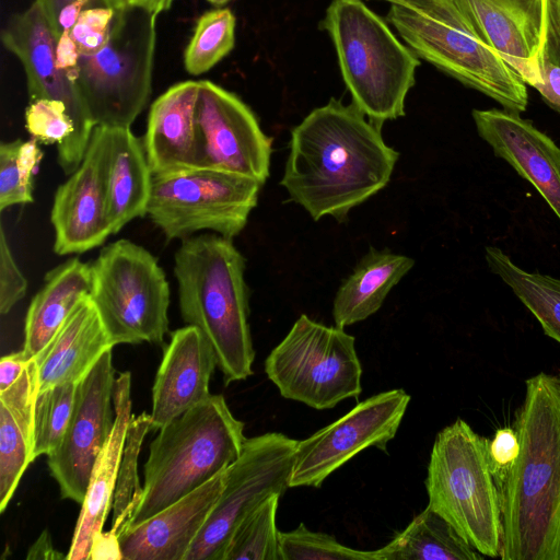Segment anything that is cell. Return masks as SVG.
Masks as SVG:
<instances>
[{
  "label": "cell",
  "instance_id": "d6a6232c",
  "mask_svg": "<svg viewBox=\"0 0 560 560\" xmlns=\"http://www.w3.org/2000/svg\"><path fill=\"white\" fill-rule=\"evenodd\" d=\"M235 22L230 9L211 10L198 19L184 54V66L189 74L199 75L209 71L232 51Z\"/></svg>",
  "mask_w": 560,
  "mask_h": 560
},
{
  "label": "cell",
  "instance_id": "cb8c5ba5",
  "mask_svg": "<svg viewBox=\"0 0 560 560\" xmlns=\"http://www.w3.org/2000/svg\"><path fill=\"white\" fill-rule=\"evenodd\" d=\"M114 347L90 294L85 295L34 358L37 393L56 385L79 383Z\"/></svg>",
  "mask_w": 560,
  "mask_h": 560
},
{
  "label": "cell",
  "instance_id": "d4e9b609",
  "mask_svg": "<svg viewBox=\"0 0 560 560\" xmlns=\"http://www.w3.org/2000/svg\"><path fill=\"white\" fill-rule=\"evenodd\" d=\"M37 365L30 360L19 380L0 393V512L12 499L34 458Z\"/></svg>",
  "mask_w": 560,
  "mask_h": 560
},
{
  "label": "cell",
  "instance_id": "1f68e13d",
  "mask_svg": "<svg viewBox=\"0 0 560 560\" xmlns=\"http://www.w3.org/2000/svg\"><path fill=\"white\" fill-rule=\"evenodd\" d=\"M151 423V415L142 412L132 415L127 428L113 497L114 516L110 530L116 535L127 526L141 501L143 487L140 486L138 475V458L145 435L152 431Z\"/></svg>",
  "mask_w": 560,
  "mask_h": 560
},
{
  "label": "cell",
  "instance_id": "c3c4849f",
  "mask_svg": "<svg viewBox=\"0 0 560 560\" xmlns=\"http://www.w3.org/2000/svg\"><path fill=\"white\" fill-rule=\"evenodd\" d=\"M125 2L140 7L155 15L171 8L173 0H124Z\"/></svg>",
  "mask_w": 560,
  "mask_h": 560
},
{
  "label": "cell",
  "instance_id": "74e56055",
  "mask_svg": "<svg viewBox=\"0 0 560 560\" xmlns=\"http://www.w3.org/2000/svg\"><path fill=\"white\" fill-rule=\"evenodd\" d=\"M119 3H94L81 12L69 32L80 55H93L104 48L109 39L116 7Z\"/></svg>",
  "mask_w": 560,
  "mask_h": 560
},
{
  "label": "cell",
  "instance_id": "8992f818",
  "mask_svg": "<svg viewBox=\"0 0 560 560\" xmlns=\"http://www.w3.org/2000/svg\"><path fill=\"white\" fill-rule=\"evenodd\" d=\"M338 57L352 103L373 122L405 116L419 57L362 0H332L320 22Z\"/></svg>",
  "mask_w": 560,
  "mask_h": 560
},
{
  "label": "cell",
  "instance_id": "5bb4252c",
  "mask_svg": "<svg viewBox=\"0 0 560 560\" xmlns=\"http://www.w3.org/2000/svg\"><path fill=\"white\" fill-rule=\"evenodd\" d=\"M1 40L23 66L30 98H50L66 104L74 132L57 147V161L62 172L71 175L82 163L95 124L73 81L57 67V39L35 1L8 20Z\"/></svg>",
  "mask_w": 560,
  "mask_h": 560
},
{
  "label": "cell",
  "instance_id": "d590c367",
  "mask_svg": "<svg viewBox=\"0 0 560 560\" xmlns=\"http://www.w3.org/2000/svg\"><path fill=\"white\" fill-rule=\"evenodd\" d=\"M20 139L0 144V210L34 201L33 177L36 170L19 156Z\"/></svg>",
  "mask_w": 560,
  "mask_h": 560
},
{
  "label": "cell",
  "instance_id": "44dd1931",
  "mask_svg": "<svg viewBox=\"0 0 560 560\" xmlns=\"http://www.w3.org/2000/svg\"><path fill=\"white\" fill-rule=\"evenodd\" d=\"M224 472L119 535L122 560H185L224 485Z\"/></svg>",
  "mask_w": 560,
  "mask_h": 560
},
{
  "label": "cell",
  "instance_id": "4316f807",
  "mask_svg": "<svg viewBox=\"0 0 560 560\" xmlns=\"http://www.w3.org/2000/svg\"><path fill=\"white\" fill-rule=\"evenodd\" d=\"M91 265L70 258L49 270L33 296L24 324L22 353L34 359L52 339L82 298L91 292Z\"/></svg>",
  "mask_w": 560,
  "mask_h": 560
},
{
  "label": "cell",
  "instance_id": "ab89813d",
  "mask_svg": "<svg viewBox=\"0 0 560 560\" xmlns=\"http://www.w3.org/2000/svg\"><path fill=\"white\" fill-rule=\"evenodd\" d=\"M520 454V441L516 430L500 428L489 441V459L497 487L509 471Z\"/></svg>",
  "mask_w": 560,
  "mask_h": 560
},
{
  "label": "cell",
  "instance_id": "f546056e",
  "mask_svg": "<svg viewBox=\"0 0 560 560\" xmlns=\"http://www.w3.org/2000/svg\"><path fill=\"white\" fill-rule=\"evenodd\" d=\"M486 260L536 317L544 332L560 343V279L522 269L498 247H486Z\"/></svg>",
  "mask_w": 560,
  "mask_h": 560
},
{
  "label": "cell",
  "instance_id": "3957f363",
  "mask_svg": "<svg viewBox=\"0 0 560 560\" xmlns=\"http://www.w3.org/2000/svg\"><path fill=\"white\" fill-rule=\"evenodd\" d=\"M245 267L232 238L217 233L182 240L174 256L182 318L208 339L225 385L253 374Z\"/></svg>",
  "mask_w": 560,
  "mask_h": 560
},
{
  "label": "cell",
  "instance_id": "30bf717a",
  "mask_svg": "<svg viewBox=\"0 0 560 560\" xmlns=\"http://www.w3.org/2000/svg\"><path fill=\"white\" fill-rule=\"evenodd\" d=\"M355 339L302 314L265 360V373L287 399L330 409L362 392Z\"/></svg>",
  "mask_w": 560,
  "mask_h": 560
},
{
  "label": "cell",
  "instance_id": "484cf974",
  "mask_svg": "<svg viewBox=\"0 0 560 560\" xmlns=\"http://www.w3.org/2000/svg\"><path fill=\"white\" fill-rule=\"evenodd\" d=\"M105 183L112 234L131 220L147 215L152 173L143 142L130 127H107Z\"/></svg>",
  "mask_w": 560,
  "mask_h": 560
},
{
  "label": "cell",
  "instance_id": "7c38bea8",
  "mask_svg": "<svg viewBox=\"0 0 560 560\" xmlns=\"http://www.w3.org/2000/svg\"><path fill=\"white\" fill-rule=\"evenodd\" d=\"M296 444L279 432L246 440L241 456L225 470L222 491L185 560H222L241 521L268 497L290 488Z\"/></svg>",
  "mask_w": 560,
  "mask_h": 560
},
{
  "label": "cell",
  "instance_id": "d6986e66",
  "mask_svg": "<svg viewBox=\"0 0 560 560\" xmlns=\"http://www.w3.org/2000/svg\"><path fill=\"white\" fill-rule=\"evenodd\" d=\"M478 135L528 180L560 220V148L518 113L474 109Z\"/></svg>",
  "mask_w": 560,
  "mask_h": 560
},
{
  "label": "cell",
  "instance_id": "277c9868",
  "mask_svg": "<svg viewBox=\"0 0 560 560\" xmlns=\"http://www.w3.org/2000/svg\"><path fill=\"white\" fill-rule=\"evenodd\" d=\"M244 423L222 395H211L159 430L144 464L136 526L226 470L242 454Z\"/></svg>",
  "mask_w": 560,
  "mask_h": 560
},
{
  "label": "cell",
  "instance_id": "7a4b0ae2",
  "mask_svg": "<svg viewBox=\"0 0 560 560\" xmlns=\"http://www.w3.org/2000/svg\"><path fill=\"white\" fill-rule=\"evenodd\" d=\"M520 454L498 485L502 560H560V370L525 382Z\"/></svg>",
  "mask_w": 560,
  "mask_h": 560
},
{
  "label": "cell",
  "instance_id": "7402d4cb",
  "mask_svg": "<svg viewBox=\"0 0 560 560\" xmlns=\"http://www.w3.org/2000/svg\"><path fill=\"white\" fill-rule=\"evenodd\" d=\"M199 81L172 85L151 105L142 139L152 176L198 168Z\"/></svg>",
  "mask_w": 560,
  "mask_h": 560
},
{
  "label": "cell",
  "instance_id": "4dcf8cb0",
  "mask_svg": "<svg viewBox=\"0 0 560 560\" xmlns=\"http://www.w3.org/2000/svg\"><path fill=\"white\" fill-rule=\"evenodd\" d=\"M281 494H272L234 529L222 560H281L276 515Z\"/></svg>",
  "mask_w": 560,
  "mask_h": 560
},
{
  "label": "cell",
  "instance_id": "52a82bcc",
  "mask_svg": "<svg viewBox=\"0 0 560 560\" xmlns=\"http://www.w3.org/2000/svg\"><path fill=\"white\" fill-rule=\"evenodd\" d=\"M429 503L485 557H500L502 512L489 440L458 418L435 436L424 481Z\"/></svg>",
  "mask_w": 560,
  "mask_h": 560
},
{
  "label": "cell",
  "instance_id": "5b68a950",
  "mask_svg": "<svg viewBox=\"0 0 560 560\" xmlns=\"http://www.w3.org/2000/svg\"><path fill=\"white\" fill-rule=\"evenodd\" d=\"M389 3L386 20L420 58L503 109L527 108L526 83L479 35L454 0H380Z\"/></svg>",
  "mask_w": 560,
  "mask_h": 560
},
{
  "label": "cell",
  "instance_id": "f1b7e54d",
  "mask_svg": "<svg viewBox=\"0 0 560 560\" xmlns=\"http://www.w3.org/2000/svg\"><path fill=\"white\" fill-rule=\"evenodd\" d=\"M375 552L377 560H482L485 557L430 506Z\"/></svg>",
  "mask_w": 560,
  "mask_h": 560
},
{
  "label": "cell",
  "instance_id": "b9f144b4",
  "mask_svg": "<svg viewBox=\"0 0 560 560\" xmlns=\"http://www.w3.org/2000/svg\"><path fill=\"white\" fill-rule=\"evenodd\" d=\"M544 101L555 110L560 112V65L551 62L544 56L541 80L534 86Z\"/></svg>",
  "mask_w": 560,
  "mask_h": 560
},
{
  "label": "cell",
  "instance_id": "7bdbcfd3",
  "mask_svg": "<svg viewBox=\"0 0 560 560\" xmlns=\"http://www.w3.org/2000/svg\"><path fill=\"white\" fill-rule=\"evenodd\" d=\"M80 51L69 31H65L57 39L56 63L59 70L67 74L72 81L79 65Z\"/></svg>",
  "mask_w": 560,
  "mask_h": 560
},
{
  "label": "cell",
  "instance_id": "f35d334b",
  "mask_svg": "<svg viewBox=\"0 0 560 560\" xmlns=\"http://www.w3.org/2000/svg\"><path fill=\"white\" fill-rule=\"evenodd\" d=\"M27 280L15 262L3 226L0 230V313L8 314L26 294Z\"/></svg>",
  "mask_w": 560,
  "mask_h": 560
},
{
  "label": "cell",
  "instance_id": "83f0119b",
  "mask_svg": "<svg viewBox=\"0 0 560 560\" xmlns=\"http://www.w3.org/2000/svg\"><path fill=\"white\" fill-rule=\"evenodd\" d=\"M415 260L389 249L370 248L342 281L334 299L335 326L345 328L376 313Z\"/></svg>",
  "mask_w": 560,
  "mask_h": 560
},
{
  "label": "cell",
  "instance_id": "f6af8a7d",
  "mask_svg": "<svg viewBox=\"0 0 560 560\" xmlns=\"http://www.w3.org/2000/svg\"><path fill=\"white\" fill-rule=\"evenodd\" d=\"M27 360L22 351L13 352L1 358L0 361V393L11 387L25 370Z\"/></svg>",
  "mask_w": 560,
  "mask_h": 560
},
{
  "label": "cell",
  "instance_id": "e575fe53",
  "mask_svg": "<svg viewBox=\"0 0 560 560\" xmlns=\"http://www.w3.org/2000/svg\"><path fill=\"white\" fill-rule=\"evenodd\" d=\"M281 560H377L375 550L362 551L340 544L334 536L310 530L303 523L279 532Z\"/></svg>",
  "mask_w": 560,
  "mask_h": 560
},
{
  "label": "cell",
  "instance_id": "8fae6325",
  "mask_svg": "<svg viewBox=\"0 0 560 560\" xmlns=\"http://www.w3.org/2000/svg\"><path fill=\"white\" fill-rule=\"evenodd\" d=\"M262 184L210 168L152 176L147 215L167 240H184L200 231L237 236L257 206Z\"/></svg>",
  "mask_w": 560,
  "mask_h": 560
},
{
  "label": "cell",
  "instance_id": "7dc6e473",
  "mask_svg": "<svg viewBox=\"0 0 560 560\" xmlns=\"http://www.w3.org/2000/svg\"><path fill=\"white\" fill-rule=\"evenodd\" d=\"M75 0H35L38 4L40 11L45 15L50 28L54 32L56 31L57 20L60 11L69 3ZM57 39V38H56Z\"/></svg>",
  "mask_w": 560,
  "mask_h": 560
},
{
  "label": "cell",
  "instance_id": "8d00e7d4",
  "mask_svg": "<svg viewBox=\"0 0 560 560\" xmlns=\"http://www.w3.org/2000/svg\"><path fill=\"white\" fill-rule=\"evenodd\" d=\"M24 118L27 132L39 143L58 147L74 132V122L61 101L30 98Z\"/></svg>",
  "mask_w": 560,
  "mask_h": 560
},
{
  "label": "cell",
  "instance_id": "e0dca14e",
  "mask_svg": "<svg viewBox=\"0 0 560 560\" xmlns=\"http://www.w3.org/2000/svg\"><path fill=\"white\" fill-rule=\"evenodd\" d=\"M107 127L95 126L80 166L54 197V252L65 256L101 246L112 234L106 198Z\"/></svg>",
  "mask_w": 560,
  "mask_h": 560
},
{
  "label": "cell",
  "instance_id": "6da1fadb",
  "mask_svg": "<svg viewBox=\"0 0 560 560\" xmlns=\"http://www.w3.org/2000/svg\"><path fill=\"white\" fill-rule=\"evenodd\" d=\"M353 104L330 98L291 130L280 185L317 221L349 211L390 180L399 153Z\"/></svg>",
  "mask_w": 560,
  "mask_h": 560
},
{
  "label": "cell",
  "instance_id": "ee69618b",
  "mask_svg": "<svg viewBox=\"0 0 560 560\" xmlns=\"http://www.w3.org/2000/svg\"><path fill=\"white\" fill-rule=\"evenodd\" d=\"M89 560H122L118 535L112 530L97 534L93 539Z\"/></svg>",
  "mask_w": 560,
  "mask_h": 560
},
{
  "label": "cell",
  "instance_id": "60d3db41",
  "mask_svg": "<svg viewBox=\"0 0 560 560\" xmlns=\"http://www.w3.org/2000/svg\"><path fill=\"white\" fill-rule=\"evenodd\" d=\"M544 56L560 65V0H546V38Z\"/></svg>",
  "mask_w": 560,
  "mask_h": 560
},
{
  "label": "cell",
  "instance_id": "681fc988",
  "mask_svg": "<svg viewBox=\"0 0 560 560\" xmlns=\"http://www.w3.org/2000/svg\"><path fill=\"white\" fill-rule=\"evenodd\" d=\"M229 1H231V0H208V2H210L211 4H213L215 7H222V5L226 4Z\"/></svg>",
  "mask_w": 560,
  "mask_h": 560
},
{
  "label": "cell",
  "instance_id": "9c48e42d",
  "mask_svg": "<svg viewBox=\"0 0 560 560\" xmlns=\"http://www.w3.org/2000/svg\"><path fill=\"white\" fill-rule=\"evenodd\" d=\"M90 296L114 343L163 345L168 331L170 284L158 259L120 238L91 264Z\"/></svg>",
  "mask_w": 560,
  "mask_h": 560
},
{
  "label": "cell",
  "instance_id": "4fadbf2b",
  "mask_svg": "<svg viewBox=\"0 0 560 560\" xmlns=\"http://www.w3.org/2000/svg\"><path fill=\"white\" fill-rule=\"evenodd\" d=\"M410 401L404 389L378 393L345 416L298 441L289 487H322L325 479L369 447L386 451Z\"/></svg>",
  "mask_w": 560,
  "mask_h": 560
},
{
  "label": "cell",
  "instance_id": "ac0fdd59",
  "mask_svg": "<svg viewBox=\"0 0 560 560\" xmlns=\"http://www.w3.org/2000/svg\"><path fill=\"white\" fill-rule=\"evenodd\" d=\"M479 35L535 86L541 80L546 0H454Z\"/></svg>",
  "mask_w": 560,
  "mask_h": 560
},
{
  "label": "cell",
  "instance_id": "bcb514c9",
  "mask_svg": "<svg viewBox=\"0 0 560 560\" xmlns=\"http://www.w3.org/2000/svg\"><path fill=\"white\" fill-rule=\"evenodd\" d=\"M26 559L28 560H39V559H67V556H63L58 550H56L52 546L51 537L48 530H44L39 537L35 540V542L28 549L26 555Z\"/></svg>",
  "mask_w": 560,
  "mask_h": 560
},
{
  "label": "cell",
  "instance_id": "2e32d148",
  "mask_svg": "<svg viewBox=\"0 0 560 560\" xmlns=\"http://www.w3.org/2000/svg\"><path fill=\"white\" fill-rule=\"evenodd\" d=\"M113 349L78 383L73 411L58 447L47 456L62 499L82 503L95 463L114 424Z\"/></svg>",
  "mask_w": 560,
  "mask_h": 560
},
{
  "label": "cell",
  "instance_id": "836d02e7",
  "mask_svg": "<svg viewBox=\"0 0 560 560\" xmlns=\"http://www.w3.org/2000/svg\"><path fill=\"white\" fill-rule=\"evenodd\" d=\"M78 383L56 385L37 393L34 408V458L51 454L69 424Z\"/></svg>",
  "mask_w": 560,
  "mask_h": 560
},
{
  "label": "cell",
  "instance_id": "9a60e30c",
  "mask_svg": "<svg viewBox=\"0 0 560 560\" xmlns=\"http://www.w3.org/2000/svg\"><path fill=\"white\" fill-rule=\"evenodd\" d=\"M196 124L198 168L233 173L265 184L272 139L236 94L211 81H199Z\"/></svg>",
  "mask_w": 560,
  "mask_h": 560
},
{
  "label": "cell",
  "instance_id": "603a6c76",
  "mask_svg": "<svg viewBox=\"0 0 560 560\" xmlns=\"http://www.w3.org/2000/svg\"><path fill=\"white\" fill-rule=\"evenodd\" d=\"M114 424L90 479L67 560H89L94 537L103 532L113 503L120 459L131 413V374L120 373L114 384Z\"/></svg>",
  "mask_w": 560,
  "mask_h": 560
},
{
  "label": "cell",
  "instance_id": "ffe728a7",
  "mask_svg": "<svg viewBox=\"0 0 560 560\" xmlns=\"http://www.w3.org/2000/svg\"><path fill=\"white\" fill-rule=\"evenodd\" d=\"M215 368L213 349L196 326L173 331L152 387V431L207 400Z\"/></svg>",
  "mask_w": 560,
  "mask_h": 560
},
{
  "label": "cell",
  "instance_id": "ba28073f",
  "mask_svg": "<svg viewBox=\"0 0 560 560\" xmlns=\"http://www.w3.org/2000/svg\"><path fill=\"white\" fill-rule=\"evenodd\" d=\"M158 15L125 1L107 44L80 55L75 89L95 126L130 127L151 95Z\"/></svg>",
  "mask_w": 560,
  "mask_h": 560
}]
</instances>
